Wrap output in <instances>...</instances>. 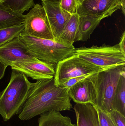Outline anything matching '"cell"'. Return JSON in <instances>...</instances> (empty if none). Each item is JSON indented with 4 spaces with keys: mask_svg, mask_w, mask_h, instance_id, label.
I'll return each mask as SVG.
<instances>
[{
    "mask_svg": "<svg viewBox=\"0 0 125 126\" xmlns=\"http://www.w3.org/2000/svg\"><path fill=\"white\" fill-rule=\"evenodd\" d=\"M104 70L105 69L94 65L74 54L57 64L54 76V82L56 86H58L70 79L89 75Z\"/></svg>",
    "mask_w": 125,
    "mask_h": 126,
    "instance_id": "cell-6",
    "label": "cell"
},
{
    "mask_svg": "<svg viewBox=\"0 0 125 126\" xmlns=\"http://www.w3.org/2000/svg\"><path fill=\"white\" fill-rule=\"evenodd\" d=\"M95 108L98 115L99 126H116L108 113Z\"/></svg>",
    "mask_w": 125,
    "mask_h": 126,
    "instance_id": "cell-22",
    "label": "cell"
},
{
    "mask_svg": "<svg viewBox=\"0 0 125 126\" xmlns=\"http://www.w3.org/2000/svg\"><path fill=\"white\" fill-rule=\"evenodd\" d=\"M42 1H48V2H52V3H59L61 0H41Z\"/></svg>",
    "mask_w": 125,
    "mask_h": 126,
    "instance_id": "cell-27",
    "label": "cell"
},
{
    "mask_svg": "<svg viewBox=\"0 0 125 126\" xmlns=\"http://www.w3.org/2000/svg\"><path fill=\"white\" fill-rule=\"evenodd\" d=\"M61 8L71 15L77 14L76 0H61L59 2Z\"/></svg>",
    "mask_w": 125,
    "mask_h": 126,
    "instance_id": "cell-21",
    "label": "cell"
},
{
    "mask_svg": "<svg viewBox=\"0 0 125 126\" xmlns=\"http://www.w3.org/2000/svg\"><path fill=\"white\" fill-rule=\"evenodd\" d=\"M24 29V24H22L0 29V47L19 37Z\"/></svg>",
    "mask_w": 125,
    "mask_h": 126,
    "instance_id": "cell-19",
    "label": "cell"
},
{
    "mask_svg": "<svg viewBox=\"0 0 125 126\" xmlns=\"http://www.w3.org/2000/svg\"><path fill=\"white\" fill-rule=\"evenodd\" d=\"M125 32H124L122 34L119 43L118 44L122 52L125 55Z\"/></svg>",
    "mask_w": 125,
    "mask_h": 126,
    "instance_id": "cell-25",
    "label": "cell"
},
{
    "mask_svg": "<svg viewBox=\"0 0 125 126\" xmlns=\"http://www.w3.org/2000/svg\"><path fill=\"white\" fill-rule=\"evenodd\" d=\"M4 0H0V1H1V2H3L4 1Z\"/></svg>",
    "mask_w": 125,
    "mask_h": 126,
    "instance_id": "cell-29",
    "label": "cell"
},
{
    "mask_svg": "<svg viewBox=\"0 0 125 126\" xmlns=\"http://www.w3.org/2000/svg\"><path fill=\"white\" fill-rule=\"evenodd\" d=\"M25 15L15 12L0 1V29L24 24Z\"/></svg>",
    "mask_w": 125,
    "mask_h": 126,
    "instance_id": "cell-16",
    "label": "cell"
},
{
    "mask_svg": "<svg viewBox=\"0 0 125 126\" xmlns=\"http://www.w3.org/2000/svg\"><path fill=\"white\" fill-rule=\"evenodd\" d=\"M93 74L79 81L68 90L70 97L76 104H94L96 98V91Z\"/></svg>",
    "mask_w": 125,
    "mask_h": 126,
    "instance_id": "cell-12",
    "label": "cell"
},
{
    "mask_svg": "<svg viewBox=\"0 0 125 126\" xmlns=\"http://www.w3.org/2000/svg\"><path fill=\"white\" fill-rule=\"evenodd\" d=\"M39 126H77L69 117L62 115L58 111L52 110L40 115Z\"/></svg>",
    "mask_w": 125,
    "mask_h": 126,
    "instance_id": "cell-15",
    "label": "cell"
},
{
    "mask_svg": "<svg viewBox=\"0 0 125 126\" xmlns=\"http://www.w3.org/2000/svg\"><path fill=\"white\" fill-rule=\"evenodd\" d=\"M45 10L55 41H58L65 23L72 15L60 7L59 3L42 1Z\"/></svg>",
    "mask_w": 125,
    "mask_h": 126,
    "instance_id": "cell-11",
    "label": "cell"
},
{
    "mask_svg": "<svg viewBox=\"0 0 125 126\" xmlns=\"http://www.w3.org/2000/svg\"><path fill=\"white\" fill-rule=\"evenodd\" d=\"M106 17H108L106 16H79L78 32L75 42L87 41L101 21Z\"/></svg>",
    "mask_w": 125,
    "mask_h": 126,
    "instance_id": "cell-14",
    "label": "cell"
},
{
    "mask_svg": "<svg viewBox=\"0 0 125 126\" xmlns=\"http://www.w3.org/2000/svg\"><path fill=\"white\" fill-rule=\"evenodd\" d=\"M109 115L116 126H125V116L115 110L109 113Z\"/></svg>",
    "mask_w": 125,
    "mask_h": 126,
    "instance_id": "cell-23",
    "label": "cell"
},
{
    "mask_svg": "<svg viewBox=\"0 0 125 126\" xmlns=\"http://www.w3.org/2000/svg\"><path fill=\"white\" fill-rule=\"evenodd\" d=\"M0 60L8 66L17 62L40 60L32 55L19 37L0 47Z\"/></svg>",
    "mask_w": 125,
    "mask_h": 126,
    "instance_id": "cell-8",
    "label": "cell"
},
{
    "mask_svg": "<svg viewBox=\"0 0 125 126\" xmlns=\"http://www.w3.org/2000/svg\"><path fill=\"white\" fill-rule=\"evenodd\" d=\"M19 37L32 56L54 64L73 55L75 48L73 45L53 40L21 34Z\"/></svg>",
    "mask_w": 125,
    "mask_h": 126,
    "instance_id": "cell-3",
    "label": "cell"
},
{
    "mask_svg": "<svg viewBox=\"0 0 125 126\" xmlns=\"http://www.w3.org/2000/svg\"><path fill=\"white\" fill-rule=\"evenodd\" d=\"M2 3L14 12L21 14L32 8L34 4V0H4Z\"/></svg>",
    "mask_w": 125,
    "mask_h": 126,
    "instance_id": "cell-20",
    "label": "cell"
},
{
    "mask_svg": "<svg viewBox=\"0 0 125 126\" xmlns=\"http://www.w3.org/2000/svg\"><path fill=\"white\" fill-rule=\"evenodd\" d=\"M74 54L105 69L125 65V55L121 51L118 44L112 46L104 44L100 47H83L75 48Z\"/></svg>",
    "mask_w": 125,
    "mask_h": 126,
    "instance_id": "cell-5",
    "label": "cell"
},
{
    "mask_svg": "<svg viewBox=\"0 0 125 126\" xmlns=\"http://www.w3.org/2000/svg\"><path fill=\"white\" fill-rule=\"evenodd\" d=\"M32 84L23 73L12 69L9 83L0 92V114L4 121L20 112Z\"/></svg>",
    "mask_w": 125,
    "mask_h": 126,
    "instance_id": "cell-2",
    "label": "cell"
},
{
    "mask_svg": "<svg viewBox=\"0 0 125 126\" xmlns=\"http://www.w3.org/2000/svg\"><path fill=\"white\" fill-rule=\"evenodd\" d=\"M24 24L21 34L55 40L45 10L40 4H34L25 15Z\"/></svg>",
    "mask_w": 125,
    "mask_h": 126,
    "instance_id": "cell-7",
    "label": "cell"
},
{
    "mask_svg": "<svg viewBox=\"0 0 125 126\" xmlns=\"http://www.w3.org/2000/svg\"><path fill=\"white\" fill-rule=\"evenodd\" d=\"M73 109L77 126H99L98 115L94 106L90 103L76 104Z\"/></svg>",
    "mask_w": 125,
    "mask_h": 126,
    "instance_id": "cell-13",
    "label": "cell"
},
{
    "mask_svg": "<svg viewBox=\"0 0 125 126\" xmlns=\"http://www.w3.org/2000/svg\"><path fill=\"white\" fill-rule=\"evenodd\" d=\"M90 75H89L82 76H79V77H76V78L70 79L68 80L67 81H65L64 83L61 84L58 86L60 87H64V88H67V89H69L70 88H71V87L75 85L79 81L87 78L88 76H90Z\"/></svg>",
    "mask_w": 125,
    "mask_h": 126,
    "instance_id": "cell-24",
    "label": "cell"
},
{
    "mask_svg": "<svg viewBox=\"0 0 125 126\" xmlns=\"http://www.w3.org/2000/svg\"><path fill=\"white\" fill-rule=\"evenodd\" d=\"M112 107L125 116V71L122 73L114 92Z\"/></svg>",
    "mask_w": 125,
    "mask_h": 126,
    "instance_id": "cell-18",
    "label": "cell"
},
{
    "mask_svg": "<svg viewBox=\"0 0 125 126\" xmlns=\"http://www.w3.org/2000/svg\"><path fill=\"white\" fill-rule=\"evenodd\" d=\"M83 1V0H76V3H77L78 7V6H79V5L82 3Z\"/></svg>",
    "mask_w": 125,
    "mask_h": 126,
    "instance_id": "cell-28",
    "label": "cell"
},
{
    "mask_svg": "<svg viewBox=\"0 0 125 126\" xmlns=\"http://www.w3.org/2000/svg\"><path fill=\"white\" fill-rule=\"evenodd\" d=\"M68 90L56 86L54 78L37 80L32 83L18 118L21 120H26L52 110H70L72 104Z\"/></svg>",
    "mask_w": 125,
    "mask_h": 126,
    "instance_id": "cell-1",
    "label": "cell"
},
{
    "mask_svg": "<svg viewBox=\"0 0 125 126\" xmlns=\"http://www.w3.org/2000/svg\"><path fill=\"white\" fill-rule=\"evenodd\" d=\"M79 16L78 14L72 15L65 23L58 41L73 45L78 32Z\"/></svg>",
    "mask_w": 125,
    "mask_h": 126,
    "instance_id": "cell-17",
    "label": "cell"
},
{
    "mask_svg": "<svg viewBox=\"0 0 125 126\" xmlns=\"http://www.w3.org/2000/svg\"><path fill=\"white\" fill-rule=\"evenodd\" d=\"M121 0H83L78 7L79 16H111L116 10L121 9Z\"/></svg>",
    "mask_w": 125,
    "mask_h": 126,
    "instance_id": "cell-9",
    "label": "cell"
},
{
    "mask_svg": "<svg viewBox=\"0 0 125 126\" xmlns=\"http://www.w3.org/2000/svg\"><path fill=\"white\" fill-rule=\"evenodd\" d=\"M125 70V66H120L92 75L96 91V98L93 106L108 114L114 110L113 97L120 76Z\"/></svg>",
    "mask_w": 125,
    "mask_h": 126,
    "instance_id": "cell-4",
    "label": "cell"
},
{
    "mask_svg": "<svg viewBox=\"0 0 125 126\" xmlns=\"http://www.w3.org/2000/svg\"><path fill=\"white\" fill-rule=\"evenodd\" d=\"M54 64L40 60L36 62H17L12 64V69L20 71L27 77L34 80L51 79L54 78Z\"/></svg>",
    "mask_w": 125,
    "mask_h": 126,
    "instance_id": "cell-10",
    "label": "cell"
},
{
    "mask_svg": "<svg viewBox=\"0 0 125 126\" xmlns=\"http://www.w3.org/2000/svg\"><path fill=\"white\" fill-rule=\"evenodd\" d=\"M7 65L0 60V80L3 77Z\"/></svg>",
    "mask_w": 125,
    "mask_h": 126,
    "instance_id": "cell-26",
    "label": "cell"
}]
</instances>
